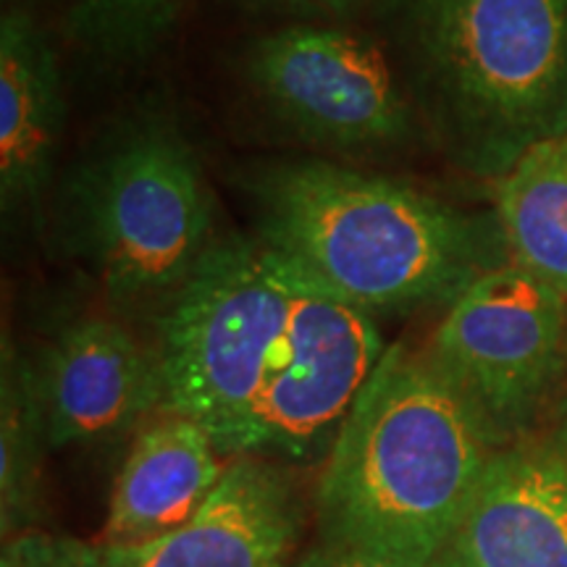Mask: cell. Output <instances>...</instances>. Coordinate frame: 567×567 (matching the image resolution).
Segmentation results:
<instances>
[{"mask_svg":"<svg viewBox=\"0 0 567 567\" xmlns=\"http://www.w3.org/2000/svg\"><path fill=\"white\" fill-rule=\"evenodd\" d=\"M494 452L484 421L434 358L389 347L326 460L318 484L326 542L431 565Z\"/></svg>","mask_w":567,"mask_h":567,"instance_id":"cell-1","label":"cell"},{"mask_svg":"<svg viewBox=\"0 0 567 567\" xmlns=\"http://www.w3.org/2000/svg\"><path fill=\"white\" fill-rule=\"evenodd\" d=\"M260 243L363 313L455 300L486 274L465 213L389 176L284 163L252 182Z\"/></svg>","mask_w":567,"mask_h":567,"instance_id":"cell-2","label":"cell"},{"mask_svg":"<svg viewBox=\"0 0 567 567\" xmlns=\"http://www.w3.org/2000/svg\"><path fill=\"white\" fill-rule=\"evenodd\" d=\"M421 101L446 153L499 182L567 132V0H396Z\"/></svg>","mask_w":567,"mask_h":567,"instance_id":"cell-3","label":"cell"},{"mask_svg":"<svg viewBox=\"0 0 567 567\" xmlns=\"http://www.w3.org/2000/svg\"><path fill=\"white\" fill-rule=\"evenodd\" d=\"M300 281L260 239L213 243L161 321V408L200 423L221 455H245L255 402Z\"/></svg>","mask_w":567,"mask_h":567,"instance_id":"cell-4","label":"cell"},{"mask_svg":"<svg viewBox=\"0 0 567 567\" xmlns=\"http://www.w3.org/2000/svg\"><path fill=\"white\" fill-rule=\"evenodd\" d=\"M74 245L118 300L172 297L213 243L200 161L174 126H126L71 182Z\"/></svg>","mask_w":567,"mask_h":567,"instance_id":"cell-5","label":"cell"},{"mask_svg":"<svg viewBox=\"0 0 567 567\" xmlns=\"http://www.w3.org/2000/svg\"><path fill=\"white\" fill-rule=\"evenodd\" d=\"M494 444L528 431L567 375V297L520 266L465 287L429 350Z\"/></svg>","mask_w":567,"mask_h":567,"instance_id":"cell-6","label":"cell"},{"mask_svg":"<svg viewBox=\"0 0 567 567\" xmlns=\"http://www.w3.org/2000/svg\"><path fill=\"white\" fill-rule=\"evenodd\" d=\"M247 76L279 122L339 151L402 142L413 116L386 55L339 27L289 24L247 53Z\"/></svg>","mask_w":567,"mask_h":567,"instance_id":"cell-7","label":"cell"},{"mask_svg":"<svg viewBox=\"0 0 567 567\" xmlns=\"http://www.w3.org/2000/svg\"><path fill=\"white\" fill-rule=\"evenodd\" d=\"M384 342L371 316L300 276L292 313L255 402L247 452L305 457L344 423Z\"/></svg>","mask_w":567,"mask_h":567,"instance_id":"cell-8","label":"cell"},{"mask_svg":"<svg viewBox=\"0 0 567 567\" xmlns=\"http://www.w3.org/2000/svg\"><path fill=\"white\" fill-rule=\"evenodd\" d=\"M429 567H567V421L494 452Z\"/></svg>","mask_w":567,"mask_h":567,"instance_id":"cell-9","label":"cell"},{"mask_svg":"<svg viewBox=\"0 0 567 567\" xmlns=\"http://www.w3.org/2000/svg\"><path fill=\"white\" fill-rule=\"evenodd\" d=\"M48 446L116 436L161 405L158 358L109 318H80L30 365Z\"/></svg>","mask_w":567,"mask_h":567,"instance_id":"cell-10","label":"cell"},{"mask_svg":"<svg viewBox=\"0 0 567 567\" xmlns=\"http://www.w3.org/2000/svg\"><path fill=\"white\" fill-rule=\"evenodd\" d=\"M295 536V507L284 478L239 455L179 528L132 547L97 549L105 567H287Z\"/></svg>","mask_w":567,"mask_h":567,"instance_id":"cell-11","label":"cell"},{"mask_svg":"<svg viewBox=\"0 0 567 567\" xmlns=\"http://www.w3.org/2000/svg\"><path fill=\"white\" fill-rule=\"evenodd\" d=\"M66 105L55 51L38 21L9 9L0 19V203L38 213L53 179Z\"/></svg>","mask_w":567,"mask_h":567,"instance_id":"cell-12","label":"cell"},{"mask_svg":"<svg viewBox=\"0 0 567 567\" xmlns=\"http://www.w3.org/2000/svg\"><path fill=\"white\" fill-rule=\"evenodd\" d=\"M218 457L208 431L189 417L166 413L147 425L118 471L95 547H132L187 523L221 478Z\"/></svg>","mask_w":567,"mask_h":567,"instance_id":"cell-13","label":"cell"},{"mask_svg":"<svg viewBox=\"0 0 567 567\" xmlns=\"http://www.w3.org/2000/svg\"><path fill=\"white\" fill-rule=\"evenodd\" d=\"M496 218L513 264L567 297V132L536 142L496 182Z\"/></svg>","mask_w":567,"mask_h":567,"instance_id":"cell-14","label":"cell"},{"mask_svg":"<svg viewBox=\"0 0 567 567\" xmlns=\"http://www.w3.org/2000/svg\"><path fill=\"white\" fill-rule=\"evenodd\" d=\"M48 446L30 363L3 339V379H0V502L3 534L24 526L38 505L40 455Z\"/></svg>","mask_w":567,"mask_h":567,"instance_id":"cell-15","label":"cell"},{"mask_svg":"<svg viewBox=\"0 0 567 567\" xmlns=\"http://www.w3.org/2000/svg\"><path fill=\"white\" fill-rule=\"evenodd\" d=\"M189 6V0H76L63 21V32L109 63H134L151 55Z\"/></svg>","mask_w":567,"mask_h":567,"instance_id":"cell-16","label":"cell"},{"mask_svg":"<svg viewBox=\"0 0 567 567\" xmlns=\"http://www.w3.org/2000/svg\"><path fill=\"white\" fill-rule=\"evenodd\" d=\"M0 567H105L101 549L74 538L21 534L6 542Z\"/></svg>","mask_w":567,"mask_h":567,"instance_id":"cell-17","label":"cell"},{"mask_svg":"<svg viewBox=\"0 0 567 567\" xmlns=\"http://www.w3.org/2000/svg\"><path fill=\"white\" fill-rule=\"evenodd\" d=\"M297 567H429V565H413L402 563V559L381 557L373 551L344 547V544H329L323 542L321 547L310 551Z\"/></svg>","mask_w":567,"mask_h":567,"instance_id":"cell-18","label":"cell"},{"mask_svg":"<svg viewBox=\"0 0 567 567\" xmlns=\"http://www.w3.org/2000/svg\"><path fill=\"white\" fill-rule=\"evenodd\" d=\"M252 9H276V11H300V13H334L344 11L358 0H243Z\"/></svg>","mask_w":567,"mask_h":567,"instance_id":"cell-19","label":"cell"}]
</instances>
